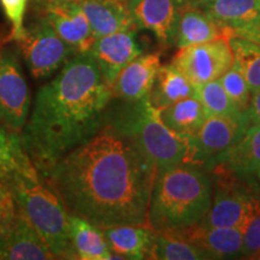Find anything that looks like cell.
Instances as JSON below:
<instances>
[{
    "label": "cell",
    "mask_w": 260,
    "mask_h": 260,
    "mask_svg": "<svg viewBox=\"0 0 260 260\" xmlns=\"http://www.w3.org/2000/svg\"><path fill=\"white\" fill-rule=\"evenodd\" d=\"M157 167L128 133L106 121L61 157L45 181L69 214L102 228L148 223Z\"/></svg>",
    "instance_id": "cell-1"
},
{
    "label": "cell",
    "mask_w": 260,
    "mask_h": 260,
    "mask_svg": "<svg viewBox=\"0 0 260 260\" xmlns=\"http://www.w3.org/2000/svg\"><path fill=\"white\" fill-rule=\"evenodd\" d=\"M112 90L89 52L76 53L37 94L21 133L25 153L42 177L61 157L105 124Z\"/></svg>",
    "instance_id": "cell-2"
},
{
    "label": "cell",
    "mask_w": 260,
    "mask_h": 260,
    "mask_svg": "<svg viewBox=\"0 0 260 260\" xmlns=\"http://www.w3.org/2000/svg\"><path fill=\"white\" fill-rule=\"evenodd\" d=\"M207 172L189 162L158 170L149 200V226L170 232L199 223L212 203V178Z\"/></svg>",
    "instance_id": "cell-3"
},
{
    "label": "cell",
    "mask_w": 260,
    "mask_h": 260,
    "mask_svg": "<svg viewBox=\"0 0 260 260\" xmlns=\"http://www.w3.org/2000/svg\"><path fill=\"white\" fill-rule=\"evenodd\" d=\"M16 209L40 234L56 259H75L70 241V214L34 165L8 182Z\"/></svg>",
    "instance_id": "cell-4"
},
{
    "label": "cell",
    "mask_w": 260,
    "mask_h": 260,
    "mask_svg": "<svg viewBox=\"0 0 260 260\" xmlns=\"http://www.w3.org/2000/svg\"><path fill=\"white\" fill-rule=\"evenodd\" d=\"M130 104L129 109L110 122L134 139L140 149L154 162L157 170L183 162L190 164L188 136L169 129L159 117L158 110L151 105L148 96Z\"/></svg>",
    "instance_id": "cell-5"
},
{
    "label": "cell",
    "mask_w": 260,
    "mask_h": 260,
    "mask_svg": "<svg viewBox=\"0 0 260 260\" xmlns=\"http://www.w3.org/2000/svg\"><path fill=\"white\" fill-rule=\"evenodd\" d=\"M34 14L35 19L25 27L24 37L16 44L31 76L42 80L60 70L77 52L60 39L44 16Z\"/></svg>",
    "instance_id": "cell-6"
},
{
    "label": "cell",
    "mask_w": 260,
    "mask_h": 260,
    "mask_svg": "<svg viewBox=\"0 0 260 260\" xmlns=\"http://www.w3.org/2000/svg\"><path fill=\"white\" fill-rule=\"evenodd\" d=\"M30 92L16 48L0 47V124L21 135L29 117Z\"/></svg>",
    "instance_id": "cell-7"
},
{
    "label": "cell",
    "mask_w": 260,
    "mask_h": 260,
    "mask_svg": "<svg viewBox=\"0 0 260 260\" xmlns=\"http://www.w3.org/2000/svg\"><path fill=\"white\" fill-rule=\"evenodd\" d=\"M251 125L246 111L225 116H209L197 133L188 136L190 164L211 170L217 159L229 151Z\"/></svg>",
    "instance_id": "cell-8"
},
{
    "label": "cell",
    "mask_w": 260,
    "mask_h": 260,
    "mask_svg": "<svg viewBox=\"0 0 260 260\" xmlns=\"http://www.w3.org/2000/svg\"><path fill=\"white\" fill-rule=\"evenodd\" d=\"M212 180V203L210 210L200 220L204 226H241L251 209L254 197L241 186L240 180L232 172L222 168L211 169Z\"/></svg>",
    "instance_id": "cell-9"
},
{
    "label": "cell",
    "mask_w": 260,
    "mask_h": 260,
    "mask_svg": "<svg viewBox=\"0 0 260 260\" xmlns=\"http://www.w3.org/2000/svg\"><path fill=\"white\" fill-rule=\"evenodd\" d=\"M194 86L219 79L234 64V54L226 35L182 47L171 61Z\"/></svg>",
    "instance_id": "cell-10"
},
{
    "label": "cell",
    "mask_w": 260,
    "mask_h": 260,
    "mask_svg": "<svg viewBox=\"0 0 260 260\" xmlns=\"http://www.w3.org/2000/svg\"><path fill=\"white\" fill-rule=\"evenodd\" d=\"M32 11L44 16L60 39L77 53L89 52L96 38L80 3H57L35 8Z\"/></svg>",
    "instance_id": "cell-11"
},
{
    "label": "cell",
    "mask_w": 260,
    "mask_h": 260,
    "mask_svg": "<svg viewBox=\"0 0 260 260\" xmlns=\"http://www.w3.org/2000/svg\"><path fill=\"white\" fill-rule=\"evenodd\" d=\"M136 27L146 29L164 46L175 42L182 0H126Z\"/></svg>",
    "instance_id": "cell-12"
},
{
    "label": "cell",
    "mask_w": 260,
    "mask_h": 260,
    "mask_svg": "<svg viewBox=\"0 0 260 260\" xmlns=\"http://www.w3.org/2000/svg\"><path fill=\"white\" fill-rule=\"evenodd\" d=\"M138 30H122L96 38L89 53L95 59L103 79L111 88L117 75L140 54L142 48L136 39Z\"/></svg>",
    "instance_id": "cell-13"
},
{
    "label": "cell",
    "mask_w": 260,
    "mask_h": 260,
    "mask_svg": "<svg viewBox=\"0 0 260 260\" xmlns=\"http://www.w3.org/2000/svg\"><path fill=\"white\" fill-rule=\"evenodd\" d=\"M0 256L10 260L56 259L40 234L18 211L0 230Z\"/></svg>",
    "instance_id": "cell-14"
},
{
    "label": "cell",
    "mask_w": 260,
    "mask_h": 260,
    "mask_svg": "<svg viewBox=\"0 0 260 260\" xmlns=\"http://www.w3.org/2000/svg\"><path fill=\"white\" fill-rule=\"evenodd\" d=\"M168 233L197 246L209 259L234 258L242 252L241 226H204L195 223L190 226L170 230Z\"/></svg>",
    "instance_id": "cell-15"
},
{
    "label": "cell",
    "mask_w": 260,
    "mask_h": 260,
    "mask_svg": "<svg viewBox=\"0 0 260 260\" xmlns=\"http://www.w3.org/2000/svg\"><path fill=\"white\" fill-rule=\"evenodd\" d=\"M160 67L159 53L140 54L134 58L117 75L111 87L112 98L129 104L147 98Z\"/></svg>",
    "instance_id": "cell-16"
},
{
    "label": "cell",
    "mask_w": 260,
    "mask_h": 260,
    "mask_svg": "<svg viewBox=\"0 0 260 260\" xmlns=\"http://www.w3.org/2000/svg\"><path fill=\"white\" fill-rule=\"evenodd\" d=\"M95 38L122 30H138L126 0H83L80 3Z\"/></svg>",
    "instance_id": "cell-17"
},
{
    "label": "cell",
    "mask_w": 260,
    "mask_h": 260,
    "mask_svg": "<svg viewBox=\"0 0 260 260\" xmlns=\"http://www.w3.org/2000/svg\"><path fill=\"white\" fill-rule=\"evenodd\" d=\"M112 259H148L155 230L145 224H122L103 229Z\"/></svg>",
    "instance_id": "cell-18"
},
{
    "label": "cell",
    "mask_w": 260,
    "mask_h": 260,
    "mask_svg": "<svg viewBox=\"0 0 260 260\" xmlns=\"http://www.w3.org/2000/svg\"><path fill=\"white\" fill-rule=\"evenodd\" d=\"M214 167L222 168L240 178L255 175L260 167V124H251L241 139L217 159Z\"/></svg>",
    "instance_id": "cell-19"
},
{
    "label": "cell",
    "mask_w": 260,
    "mask_h": 260,
    "mask_svg": "<svg viewBox=\"0 0 260 260\" xmlns=\"http://www.w3.org/2000/svg\"><path fill=\"white\" fill-rule=\"evenodd\" d=\"M224 29L213 21L203 9L183 6L178 18L175 42L178 48L201 44L223 37Z\"/></svg>",
    "instance_id": "cell-20"
},
{
    "label": "cell",
    "mask_w": 260,
    "mask_h": 260,
    "mask_svg": "<svg viewBox=\"0 0 260 260\" xmlns=\"http://www.w3.org/2000/svg\"><path fill=\"white\" fill-rule=\"evenodd\" d=\"M70 241L75 259H112V251L102 228L73 214H70Z\"/></svg>",
    "instance_id": "cell-21"
},
{
    "label": "cell",
    "mask_w": 260,
    "mask_h": 260,
    "mask_svg": "<svg viewBox=\"0 0 260 260\" xmlns=\"http://www.w3.org/2000/svg\"><path fill=\"white\" fill-rule=\"evenodd\" d=\"M189 96H197V90L186 75L182 74L172 64L161 65L155 75L153 87L148 94L151 105L159 111L178 100Z\"/></svg>",
    "instance_id": "cell-22"
},
{
    "label": "cell",
    "mask_w": 260,
    "mask_h": 260,
    "mask_svg": "<svg viewBox=\"0 0 260 260\" xmlns=\"http://www.w3.org/2000/svg\"><path fill=\"white\" fill-rule=\"evenodd\" d=\"M159 117L172 132L193 135L207 118V113L197 96L184 98L159 110Z\"/></svg>",
    "instance_id": "cell-23"
},
{
    "label": "cell",
    "mask_w": 260,
    "mask_h": 260,
    "mask_svg": "<svg viewBox=\"0 0 260 260\" xmlns=\"http://www.w3.org/2000/svg\"><path fill=\"white\" fill-rule=\"evenodd\" d=\"M203 10L223 29H234L260 16L258 0H212Z\"/></svg>",
    "instance_id": "cell-24"
},
{
    "label": "cell",
    "mask_w": 260,
    "mask_h": 260,
    "mask_svg": "<svg viewBox=\"0 0 260 260\" xmlns=\"http://www.w3.org/2000/svg\"><path fill=\"white\" fill-rule=\"evenodd\" d=\"M148 259L157 260H201L209 259L201 249L190 242L168 232H155L149 248Z\"/></svg>",
    "instance_id": "cell-25"
},
{
    "label": "cell",
    "mask_w": 260,
    "mask_h": 260,
    "mask_svg": "<svg viewBox=\"0 0 260 260\" xmlns=\"http://www.w3.org/2000/svg\"><path fill=\"white\" fill-rule=\"evenodd\" d=\"M226 37L234 54V64L242 71L251 94L256 92L260 89V45L234 35Z\"/></svg>",
    "instance_id": "cell-26"
},
{
    "label": "cell",
    "mask_w": 260,
    "mask_h": 260,
    "mask_svg": "<svg viewBox=\"0 0 260 260\" xmlns=\"http://www.w3.org/2000/svg\"><path fill=\"white\" fill-rule=\"evenodd\" d=\"M32 165L22 145L21 135L14 134L0 124V182L11 180L16 172Z\"/></svg>",
    "instance_id": "cell-27"
},
{
    "label": "cell",
    "mask_w": 260,
    "mask_h": 260,
    "mask_svg": "<svg viewBox=\"0 0 260 260\" xmlns=\"http://www.w3.org/2000/svg\"><path fill=\"white\" fill-rule=\"evenodd\" d=\"M195 90H197V98L206 111L207 117L243 112L237 109V106L228 95L218 79L195 86Z\"/></svg>",
    "instance_id": "cell-28"
},
{
    "label": "cell",
    "mask_w": 260,
    "mask_h": 260,
    "mask_svg": "<svg viewBox=\"0 0 260 260\" xmlns=\"http://www.w3.org/2000/svg\"><path fill=\"white\" fill-rule=\"evenodd\" d=\"M218 80L237 109L240 111H246L251 99V89L239 67L233 64Z\"/></svg>",
    "instance_id": "cell-29"
},
{
    "label": "cell",
    "mask_w": 260,
    "mask_h": 260,
    "mask_svg": "<svg viewBox=\"0 0 260 260\" xmlns=\"http://www.w3.org/2000/svg\"><path fill=\"white\" fill-rule=\"evenodd\" d=\"M242 229L241 255L255 258L260 255V200L254 197Z\"/></svg>",
    "instance_id": "cell-30"
},
{
    "label": "cell",
    "mask_w": 260,
    "mask_h": 260,
    "mask_svg": "<svg viewBox=\"0 0 260 260\" xmlns=\"http://www.w3.org/2000/svg\"><path fill=\"white\" fill-rule=\"evenodd\" d=\"M29 4L30 0H0L3 14L11 25L9 40L15 44L24 37V19Z\"/></svg>",
    "instance_id": "cell-31"
},
{
    "label": "cell",
    "mask_w": 260,
    "mask_h": 260,
    "mask_svg": "<svg viewBox=\"0 0 260 260\" xmlns=\"http://www.w3.org/2000/svg\"><path fill=\"white\" fill-rule=\"evenodd\" d=\"M17 209L9 184L0 182V230L14 218Z\"/></svg>",
    "instance_id": "cell-32"
},
{
    "label": "cell",
    "mask_w": 260,
    "mask_h": 260,
    "mask_svg": "<svg viewBox=\"0 0 260 260\" xmlns=\"http://www.w3.org/2000/svg\"><path fill=\"white\" fill-rule=\"evenodd\" d=\"M224 34L247 39V40L256 42V44L260 45V16L253 19V21L248 22V23L241 25V27L224 29Z\"/></svg>",
    "instance_id": "cell-33"
},
{
    "label": "cell",
    "mask_w": 260,
    "mask_h": 260,
    "mask_svg": "<svg viewBox=\"0 0 260 260\" xmlns=\"http://www.w3.org/2000/svg\"><path fill=\"white\" fill-rule=\"evenodd\" d=\"M246 113L251 124H260V89L251 94Z\"/></svg>",
    "instance_id": "cell-34"
},
{
    "label": "cell",
    "mask_w": 260,
    "mask_h": 260,
    "mask_svg": "<svg viewBox=\"0 0 260 260\" xmlns=\"http://www.w3.org/2000/svg\"><path fill=\"white\" fill-rule=\"evenodd\" d=\"M83 0H30L31 9L41 8V6L50 5V4H57V3H82Z\"/></svg>",
    "instance_id": "cell-35"
},
{
    "label": "cell",
    "mask_w": 260,
    "mask_h": 260,
    "mask_svg": "<svg viewBox=\"0 0 260 260\" xmlns=\"http://www.w3.org/2000/svg\"><path fill=\"white\" fill-rule=\"evenodd\" d=\"M212 0H182L184 6H195V8L203 9Z\"/></svg>",
    "instance_id": "cell-36"
},
{
    "label": "cell",
    "mask_w": 260,
    "mask_h": 260,
    "mask_svg": "<svg viewBox=\"0 0 260 260\" xmlns=\"http://www.w3.org/2000/svg\"><path fill=\"white\" fill-rule=\"evenodd\" d=\"M255 175H256V177H258V180H259V182H260V167H259L258 170H256Z\"/></svg>",
    "instance_id": "cell-37"
},
{
    "label": "cell",
    "mask_w": 260,
    "mask_h": 260,
    "mask_svg": "<svg viewBox=\"0 0 260 260\" xmlns=\"http://www.w3.org/2000/svg\"><path fill=\"white\" fill-rule=\"evenodd\" d=\"M258 4H259V8H260V0H258Z\"/></svg>",
    "instance_id": "cell-38"
}]
</instances>
